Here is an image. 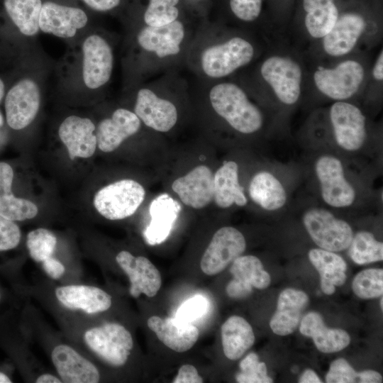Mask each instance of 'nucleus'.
<instances>
[{"label": "nucleus", "mask_w": 383, "mask_h": 383, "mask_svg": "<svg viewBox=\"0 0 383 383\" xmlns=\"http://www.w3.org/2000/svg\"><path fill=\"white\" fill-rule=\"evenodd\" d=\"M147 324L162 343L178 353L191 349L199 338V332L196 326L175 318L153 316L148 319Z\"/></svg>", "instance_id": "nucleus-22"}, {"label": "nucleus", "mask_w": 383, "mask_h": 383, "mask_svg": "<svg viewBox=\"0 0 383 383\" xmlns=\"http://www.w3.org/2000/svg\"><path fill=\"white\" fill-rule=\"evenodd\" d=\"M260 72L282 103L292 105L299 100L302 70L294 60L283 55L270 56L262 62Z\"/></svg>", "instance_id": "nucleus-7"}, {"label": "nucleus", "mask_w": 383, "mask_h": 383, "mask_svg": "<svg viewBox=\"0 0 383 383\" xmlns=\"http://www.w3.org/2000/svg\"><path fill=\"white\" fill-rule=\"evenodd\" d=\"M353 292L358 297L369 299L383 294L382 269H367L359 272L352 283Z\"/></svg>", "instance_id": "nucleus-36"}, {"label": "nucleus", "mask_w": 383, "mask_h": 383, "mask_svg": "<svg viewBox=\"0 0 383 383\" xmlns=\"http://www.w3.org/2000/svg\"><path fill=\"white\" fill-rule=\"evenodd\" d=\"M5 84L2 79L0 77V103L5 96Z\"/></svg>", "instance_id": "nucleus-51"}, {"label": "nucleus", "mask_w": 383, "mask_h": 383, "mask_svg": "<svg viewBox=\"0 0 383 383\" xmlns=\"http://www.w3.org/2000/svg\"><path fill=\"white\" fill-rule=\"evenodd\" d=\"M240 372L236 375L239 383H271L272 379L267 374V367L262 362H259L257 354H248L240 362Z\"/></svg>", "instance_id": "nucleus-38"}, {"label": "nucleus", "mask_w": 383, "mask_h": 383, "mask_svg": "<svg viewBox=\"0 0 383 383\" xmlns=\"http://www.w3.org/2000/svg\"><path fill=\"white\" fill-rule=\"evenodd\" d=\"M189 87L177 70L152 78L150 82L138 88L133 112L150 129L168 133L179 117L174 97Z\"/></svg>", "instance_id": "nucleus-3"}, {"label": "nucleus", "mask_w": 383, "mask_h": 383, "mask_svg": "<svg viewBox=\"0 0 383 383\" xmlns=\"http://www.w3.org/2000/svg\"><path fill=\"white\" fill-rule=\"evenodd\" d=\"M305 26L314 38H323L333 28L339 17L333 0H303Z\"/></svg>", "instance_id": "nucleus-32"}, {"label": "nucleus", "mask_w": 383, "mask_h": 383, "mask_svg": "<svg viewBox=\"0 0 383 383\" xmlns=\"http://www.w3.org/2000/svg\"><path fill=\"white\" fill-rule=\"evenodd\" d=\"M93 11L101 13L110 12L120 7L124 0H82Z\"/></svg>", "instance_id": "nucleus-44"}, {"label": "nucleus", "mask_w": 383, "mask_h": 383, "mask_svg": "<svg viewBox=\"0 0 383 383\" xmlns=\"http://www.w3.org/2000/svg\"><path fill=\"white\" fill-rule=\"evenodd\" d=\"M245 248L244 235L238 229L231 226L219 228L202 255L200 262L202 272L207 275L220 273L240 256Z\"/></svg>", "instance_id": "nucleus-12"}, {"label": "nucleus", "mask_w": 383, "mask_h": 383, "mask_svg": "<svg viewBox=\"0 0 383 383\" xmlns=\"http://www.w3.org/2000/svg\"><path fill=\"white\" fill-rule=\"evenodd\" d=\"M40 91L38 84L30 78L15 83L5 94V119L9 128L22 130L29 126L38 114Z\"/></svg>", "instance_id": "nucleus-10"}, {"label": "nucleus", "mask_w": 383, "mask_h": 383, "mask_svg": "<svg viewBox=\"0 0 383 383\" xmlns=\"http://www.w3.org/2000/svg\"><path fill=\"white\" fill-rule=\"evenodd\" d=\"M51 357L64 382L96 383L99 381L100 375L96 367L67 345L56 346Z\"/></svg>", "instance_id": "nucleus-21"}, {"label": "nucleus", "mask_w": 383, "mask_h": 383, "mask_svg": "<svg viewBox=\"0 0 383 383\" xmlns=\"http://www.w3.org/2000/svg\"><path fill=\"white\" fill-rule=\"evenodd\" d=\"M37 383H60L59 378L50 374H44L38 377L35 381Z\"/></svg>", "instance_id": "nucleus-50"}, {"label": "nucleus", "mask_w": 383, "mask_h": 383, "mask_svg": "<svg viewBox=\"0 0 383 383\" xmlns=\"http://www.w3.org/2000/svg\"><path fill=\"white\" fill-rule=\"evenodd\" d=\"M309 258L320 274L323 293L331 295L335 292V286L345 283L347 265L339 255L322 248H314L309 252Z\"/></svg>", "instance_id": "nucleus-28"}, {"label": "nucleus", "mask_w": 383, "mask_h": 383, "mask_svg": "<svg viewBox=\"0 0 383 383\" xmlns=\"http://www.w3.org/2000/svg\"><path fill=\"white\" fill-rule=\"evenodd\" d=\"M96 126L91 119L70 116L60 124L58 135L66 146L70 158H89L97 147Z\"/></svg>", "instance_id": "nucleus-19"}, {"label": "nucleus", "mask_w": 383, "mask_h": 383, "mask_svg": "<svg viewBox=\"0 0 383 383\" xmlns=\"http://www.w3.org/2000/svg\"><path fill=\"white\" fill-rule=\"evenodd\" d=\"M308 301L307 294L302 291L291 288L283 290L277 300V310L270 322L272 331L279 335L292 333L298 326L301 311Z\"/></svg>", "instance_id": "nucleus-24"}, {"label": "nucleus", "mask_w": 383, "mask_h": 383, "mask_svg": "<svg viewBox=\"0 0 383 383\" xmlns=\"http://www.w3.org/2000/svg\"><path fill=\"white\" fill-rule=\"evenodd\" d=\"M299 331L311 338L316 348L325 353L340 351L350 343V337L346 331L327 328L321 315L316 312H310L302 318Z\"/></svg>", "instance_id": "nucleus-26"}, {"label": "nucleus", "mask_w": 383, "mask_h": 383, "mask_svg": "<svg viewBox=\"0 0 383 383\" xmlns=\"http://www.w3.org/2000/svg\"><path fill=\"white\" fill-rule=\"evenodd\" d=\"M87 22V14L81 8L49 0L43 3L39 28L43 33L68 38L74 36Z\"/></svg>", "instance_id": "nucleus-16"}, {"label": "nucleus", "mask_w": 383, "mask_h": 383, "mask_svg": "<svg viewBox=\"0 0 383 383\" xmlns=\"http://www.w3.org/2000/svg\"><path fill=\"white\" fill-rule=\"evenodd\" d=\"M328 383H353L358 382V372H356L350 364L343 358L334 360L326 376Z\"/></svg>", "instance_id": "nucleus-41"}, {"label": "nucleus", "mask_w": 383, "mask_h": 383, "mask_svg": "<svg viewBox=\"0 0 383 383\" xmlns=\"http://www.w3.org/2000/svg\"><path fill=\"white\" fill-rule=\"evenodd\" d=\"M121 268L128 275L131 287L130 294L138 298L141 294L148 297L156 295L162 284V277L157 267L144 256H133L122 250L116 257Z\"/></svg>", "instance_id": "nucleus-17"}, {"label": "nucleus", "mask_w": 383, "mask_h": 383, "mask_svg": "<svg viewBox=\"0 0 383 383\" xmlns=\"http://www.w3.org/2000/svg\"><path fill=\"white\" fill-rule=\"evenodd\" d=\"M145 197V188L131 179L111 183L99 189L94 197V206L103 217L121 220L135 213Z\"/></svg>", "instance_id": "nucleus-5"}, {"label": "nucleus", "mask_w": 383, "mask_h": 383, "mask_svg": "<svg viewBox=\"0 0 383 383\" xmlns=\"http://www.w3.org/2000/svg\"><path fill=\"white\" fill-rule=\"evenodd\" d=\"M84 338L90 349L113 366L123 365L133 346L130 332L114 323L92 328L86 331Z\"/></svg>", "instance_id": "nucleus-9"}, {"label": "nucleus", "mask_w": 383, "mask_h": 383, "mask_svg": "<svg viewBox=\"0 0 383 383\" xmlns=\"http://www.w3.org/2000/svg\"><path fill=\"white\" fill-rule=\"evenodd\" d=\"M42 0H3L4 9L18 30L33 36L40 30L39 18Z\"/></svg>", "instance_id": "nucleus-33"}, {"label": "nucleus", "mask_w": 383, "mask_h": 383, "mask_svg": "<svg viewBox=\"0 0 383 383\" xmlns=\"http://www.w3.org/2000/svg\"><path fill=\"white\" fill-rule=\"evenodd\" d=\"M55 296L65 307L82 309L87 313L108 310L111 306V296L100 288L87 285H68L57 287Z\"/></svg>", "instance_id": "nucleus-23"}, {"label": "nucleus", "mask_w": 383, "mask_h": 383, "mask_svg": "<svg viewBox=\"0 0 383 383\" xmlns=\"http://www.w3.org/2000/svg\"><path fill=\"white\" fill-rule=\"evenodd\" d=\"M203 379L199 375L197 370L192 365H184L178 371L173 383H202Z\"/></svg>", "instance_id": "nucleus-43"}, {"label": "nucleus", "mask_w": 383, "mask_h": 383, "mask_svg": "<svg viewBox=\"0 0 383 383\" xmlns=\"http://www.w3.org/2000/svg\"><path fill=\"white\" fill-rule=\"evenodd\" d=\"M12 382L9 377L4 373L0 372V383H11Z\"/></svg>", "instance_id": "nucleus-52"}, {"label": "nucleus", "mask_w": 383, "mask_h": 383, "mask_svg": "<svg viewBox=\"0 0 383 383\" xmlns=\"http://www.w3.org/2000/svg\"><path fill=\"white\" fill-rule=\"evenodd\" d=\"M380 306H381V309L382 310V309H383V299H382V298L380 300Z\"/></svg>", "instance_id": "nucleus-54"}, {"label": "nucleus", "mask_w": 383, "mask_h": 383, "mask_svg": "<svg viewBox=\"0 0 383 383\" xmlns=\"http://www.w3.org/2000/svg\"><path fill=\"white\" fill-rule=\"evenodd\" d=\"M248 193L256 204L267 211L278 210L287 201L283 185L273 174L267 171H260L252 177Z\"/></svg>", "instance_id": "nucleus-29"}, {"label": "nucleus", "mask_w": 383, "mask_h": 383, "mask_svg": "<svg viewBox=\"0 0 383 383\" xmlns=\"http://www.w3.org/2000/svg\"><path fill=\"white\" fill-rule=\"evenodd\" d=\"M209 301L201 295H196L184 302L177 309L175 318L189 323L202 317L208 310Z\"/></svg>", "instance_id": "nucleus-39"}, {"label": "nucleus", "mask_w": 383, "mask_h": 383, "mask_svg": "<svg viewBox=\"0 0 383 383\" xmlns=\"http://www.w3.org/2000/svg\"><path fill=\"white\" fill-rule=\"evenodd\" d=\"M4 124V118L2 113L0 111V127L3 126Z\"/></svg>", "instance_id": "nucleus-53"}, {"label": "nucleus", "mask_w": 383, "mask_h": 383, "mask_svg": "<svg viewBox=\"0 0 383 383\" xmlns=\"http://www.w3.org/2000/svg\"><path fill=\"white\" fill-rule=\"evenodd\" d=\"M365 70L357 60H348L333 68L318 67L313 74L316 88L327 97L344 101L353 96L361 87Z\"/></svg>", "instance_id": "nucleus-8"}, {"label": "nucleus", "mask_w": 383, "mask_h": 383, "mask_svg": "<svg viewBox=\"0 0 383 383\" xmlns=\"http://www.w3.org/2000/svg\"><path fill=\"white\" fill-rule=\"evenodd\" d=\"M372 76L377 81L382 82L383 79V52L380 51L372 69Z\"/></svg>", "instance_id": "nucleus-48"}, {"label": "nucleus", "mask_w": 383, "mask_h": 383, "mask_svg": "<svg viewBox=\"0 0 383 383\" xmlns=\"http://www.w3.org/2000/svg\"><path fill=\"white\" fill-rule=\"evenodd\" d=\"M213 201L221 209L235 204L245 206L248 199L239 183L238 165L233 160L226 161L213 174Z\"/></svg>", "instance_id": "nucleus-27"}, {"label": "nucleus", "mask_w": 383, "mask_h": 383, "mask_svg": "<svg viewBox=\"0 0 383 383\" xmlns=\"http://www.w3.org/2000/svg\"><path fill=\"white\" fill-rule=\"evenodd\" d=\"M21 238L18 226L0 213V251L16 248Z\"/></svg>", "instance_id": "nucleus-42"}, {"label": "nucleus", "mask_w": 383, "mask_h": 383, "mask_svg": "<svg viewBox=\"0 0 383 383\" xmlns=\"http://www.w3.org/2000/svg\"><path fill=\"white\" fill-rule=\"evenodd\" d=\"M13 179L14 172L11 165L0 162V213L13 221L33 218L38 209L33 202L13 194Z\"/></svg>", "instance_id": "nucleus-25"}, {"label": "nucleus", "mask_w": 383, "mask_h": 383, "mask_svg": "<svg viewBox=\"0 0 383 383\" xmlns=\"http://www.w3.org/2000/svg\"><path fill=\"white\" fill-rule=\"evenodd\" d=\"M221 339L224 355L229 360H235L252 346L255 335L245 319L233 316L221 326Z\"/></svg>", "instance_id": "nucleus-30"}, {"label": "nucleus", "mask_w": 383, "mask_h": 383, "mask_svg": "<svg viewBox=\"0 0 383 383\" xmlns=\"http://www.w3.org/2000/svg\"><path fill=\"white\" fill-rule=\"evenodd\" d=\"M255 56L250 40L241 35L220 38L213 23L206 19L189 49L185 65L200 80L216 81L247 66Z\"/></svg>", "instance_id": "nucleus-2"}, {"label": "nucleus", "mask_w": 383, "mask_h": 383, "mask_svg": "<svg viewBox=\"0 0 383 383\" xmlns=\"http://www.w3.org/2000/svg\"><path fill=\"white\" fill-rule=\"evenodd\" d=\"M139 1L142 2L140 6L141 22L150 26L167 25L190 11L198 12L189 6L185 0H139Z\"/></svg>", "instance_id": "nucleus-31"}, {"label": "nucleus", "mask_w": 383, "mask_h": 383, "mask_svg": "<svg viewBox=\"0 0 383 383\" xmlns=\"http://www.w3.org/2000/svg\"><path fill=\"white\" fill-rule=\"evenodd\" d=\"M172 189L187 206L201 209L213 200V173L206 165H199L176 178Z\"/></svg>", "instance_id": "nucleus-15"}, {"label": "nucleus", "mask_w": 383, "mask_h": 383, "mask_svg": "<svg viewBox=\"0 0 383 383\" xmlns=\"http://www.w3.org/2000/svg\"><path fill=\"white\" fill-rule=\"evenodd\" d=\"M200 82L209 107L234 131L248 135L260 130L262 113L243 87L228 81Z\"/></svg>", "instance_id": "nucleus-4"}, {"label": "nucleus", "mask_w": 383, "mask_h": 383, "mask_svg": "<svg viewBox=\"0 0 383 383\" xmlns=\"http://www.w3.org/2000/svg\"><path fill=\"white\" fill-rule=\"evenodd\" d=\"M323 201L332 207L344 208L352 205L355 191L345 177L339 159L331 155L320 157L315 165Z\"/></svg>", "instance_id": "nucleus-11"}, {"label": "nucleus", "mask_w": 383, "mask_h": 383, "mask_svg": "<svg viewBox=\"0 0 383 383\" xmlns=\"http://www.w3.org/2000/svg\"><path fill=\"white\" fill-rule=\"evenodd\" d=\"M43 268L52 279H59L65 272L64 265L55 258L49 257L43 261Z\"/></svg>", "instance_id": "nucleus-45"}, {"label": "nucleus", "mask_w": 383, "mask_h": 383, "mask_svg": "<svg viewBox=\"0 0 383 383\" xmlns=\"http://www.w3.org/2000/svg\"><path fill=\"white\" fill-rule=\"evenodd\" d=\"M206 19L202 14L190 11L167 25L142 23L135 42L144 57L145 74L152 79L185 65L189 49Z\"/></svg>", "instance_id": "nucleus-1"}, {"label": "nucleus", "mask_w": 383, "mask_h": 383, "mask_svg": "<svg viewBox=\"0 0 383 383\" xmlns=\"http://www.w3.org/2000/svg\"><path fill=\"white\" fill-rule=\"evenodd\" d=\"M330 118L337 144L343 150L362 148L366 137L365 117L355 105L335 101L330 109Z\"/></svg>", "instance_id": "nucleus-14"}, {"label": "nucleus", "mask_w": 383, "mask_h": 383, "mask_svg": "<svg viewBox=\"0 0 383 383\" xmlns=\"http://www.w3.org/2000/svg\"><path fill=\"white\" fill-rule=\"evenodd\" d=\"M300 383H321L322 381L316 372L311 370H306L299 378Z\"/></svg>", "instance_id": "nucleus-49"}, {"label": "nucleus", "mask_w": 383, "mask_h": 383, "mask_svg": "<svg viewBox=\"0 0 383 383\" xmlns=\"http://www.w3.org/2000/svg\"><path fill=\"white\" fill-rule=\"evenodd\" d=\"M262 6V0H228L231 14L243 23L256 21L261 13Z\"/></svg>", "instance_id": "nucleus-40"}, {"label": "nucleus", "mask_w": 383, "mask_h": 383, "mask_svg": "<svg viewBox=\"0 0 383 383\" xmlns=\"http://www.w3.org/2000/svg\"><path fill=\"white\" fill-rule=\"evenodd\" d=\"M366 28L365 18L358 13H347L338 17L331 31L323 39L324 51L330 56L348 54Z\"/></svg>", "instance_id": "nucleus-20"}, {"label": "nucleus", "mask_w": 383, "mask_h": 383, "mask_svg": "<svg viewBox=\"0 0 383 383\" xmlns=\"http://www.w3.org/2000/svg\"><path fill=\"white\" fill-rule=\"evenodd\" d=\"M57 238L50 231L39 228L27 235L26 245L30 256L36 262H43L55 252Z\"/></svg>", "instance_id": "nucleus-37"}, {"label": "nucleus", "mask_w": 383, "mask_h": 383, "mask_svg": "<svg viewBox=\"0 0 383 383\" xmlns=\"http://www.w3.org/2000/svg\"><path fill=\"white\" fill-rule=\"evenodd\" d=\"M230 272L233 279L250 292L252 287L263 289L270 282V274L264 270L261 261L254 255H240L233 262Z\"/></svg>", "instance_id": "nucleus-34"}, {"label": "nucleus", "mask_w": 383, "mask_h": 383, "mask_svg": "<svg viewBox=\"0 0 383 383\" xmlns=\"http://www.w3.org/2000/svg\"><path fill=\"white\" fill-rule=\"evenodd\" d=\"M348 248L350 258L357 265L383 260V243L368 231H360L353 235Z\"/></svg>", "instance_id": "nucleus-35"}, {"label": "nucleus", "mask_w": 383, "mask_h": 383, "mask_svg": "<svg viewBox=\"0 0 383 383\" xmlns=\"http://www.w3.org/2000/svg\"><path fill=\"white\" fill-rule=\"evenodd\" d=\"M382 382V375L376 371L365 370L358 372V382L360 383H380Z\"/></svg>", "instance_id": "nucleus-46"}, {"label": "nucleus", "mask_w": 383, "mask_h": 383, "mask_svg": "<svg viewBox=\"0 0 383 383\" xmlns=\"http://www.w3.org/2000/svg\"><path fill=\"white\" fill-rule=\"evenodd\" d=\"M141 125L142 122L133 111L118 108L111 117L101 120L96 128L97 147L104 152H113L126 139L136 134Z\"/></svg>", "instance_id": "nucleus-18"}, {"label": "nucleus", "mask_w": 383, "mask_h": 383, "mask_svg": "<svg viewBox=\"0 0 383 383\" xmlns=\"http://www.w3.org/2000/svg\"><path fill=\"white\" fill-rule=\"evenodd\" d=\"M82 77L84 84L96 89L110 80L113 68V52L109 43L102 36H87L82 44Z\"/></svg>", "instance_id": "nucleus-13"}, {"label": "nucleus", "mask_w": 383, "mask_h": 383, "mask_svg": "<svg viewBox=\"0 0 383 383\" xmlns=\"http://www.w3.org/2000/svg\"><path fill=\"white\" fill-rule=\"evenodd\" d=\"M306 230L321 248L339 252L348 248L353 237L350 226L322 208H311L303 216Z\"/></svg>", "instance_id": "nucleus-6"}, {"label": "nucleus", "mask_w": 383, "mask_h": 383, "mask_svg": "<svg viewBox=\"0 0 383 383\" xmlns=\"http://www.w3.org/2000/svg\"><path fill=\"white\" fill-rule=\"evenodd\" d=\"M194 10L202 13L207 18L211 0H185Z\"/></svg>", "instance_id": "nucleus-47"}]
</instances>
